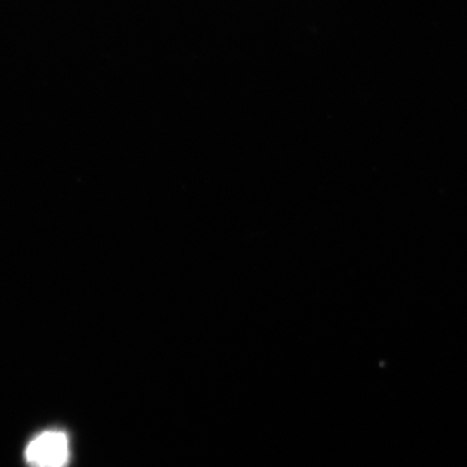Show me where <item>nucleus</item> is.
<instances>
[{
  "mask_svg": "<svg viewBox=\"0 0 467 467\" xmlns=\"http://www.w3.org/2000/svg\"><path fill=\"white\" fill-rule=\"evenodd\" d=\"M27 467H68L71 463V441L67 431L49 429L40 431L25 449Z\"/></svg>",
  "mask_w": 467,
  "mask_h": 467,
  "instance_id": "1",
  "label": "nucleus"
}]
</instances>
